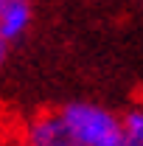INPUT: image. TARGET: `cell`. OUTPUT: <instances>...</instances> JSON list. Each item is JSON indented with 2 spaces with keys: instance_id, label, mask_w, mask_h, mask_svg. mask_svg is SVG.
I'll list each match as a JSON object with an SVG mask.
<instances>
[{
  "instance_id": "3",
  "label": "cell",
  "mask_w": 143,
  "mask_h": 146,
  "mask_svg": "<svg viewBox=\"0 0 143 146\" xmlns=\"http://www.w3.org/2000/svg\"><path fill=\"white\" fill-rule=\"evenodd\" d=\"M34 17L31 0H6L0 3V34L6 42H14L28 31Z\"/></svg>"
},
{
  "instance_id": "5",
  "label": "cell",
  "mask_w": 143,
  "mask_h": 146,
  "mask_svg": "<svg viewBox=\"0 0 143 146\" xmlns=\"http://www.w3.org/2000/svg\"><path fill=\"white\" fill-rule=\"evenodd\" d=\"M6 54H9V42L3 39V34H0V65L6 62Z\"/></svg>"
},
{
  "instance_id": "1",
  "label": "cell",
  "mask_w": 143,
  "mask_h": 146,
  "mask_svg": "<svg viewBox=\"0 0 143 146\" xmlns=\"http://www.w3.org/2000/svg\"><path fill=\"white\" fill-rule=\"evenodd\" d=\"M79 146H126L124 121L101 104L73 101L59 110Z\"/></svg>"
},
{
  "instance_id": "2",
  "label": "cell",
  "mask_w": 143,
  "mask_h": 146,
  "mask_svg": "<svg viewBox=\"0 0 143 146\" xmlns=\"http://www.w3.org/2000/svg\"><path fill=\"white\" fill-rule=\"evenodd\" d=\"M23 146H79V141L73 138L62 112H42L25 127Z\"/></svg>"
},
{
  "instance_id": "4",
  "label": "cell",
  "mask_w": 143,
  "mask_h": 146,
  "mask_svg": "<svg viewBox=\"0 0 143 146\" xmlns=\"http://www.w3.org/2000/svg\"><path fill=\"white\" fill-rule=\"evenodd\" d=\"M121 121H124L126 146H143V107L129 110Z\"/></svg>"
},
{
  "instance_id": "6",
  "label": "cell",
  "mask_w": 143,
  "mask_h": 146,
  "mask_svg": "<svg viewBox=\"0 0 143 146\" xmlns=\"http://www.w3.org/2000/svg\"><path fill=\"white\" fill-rule=\"evenodd\" d=\"M0 3H6V0H0Z\"/></svg>"
}]
</instances>
